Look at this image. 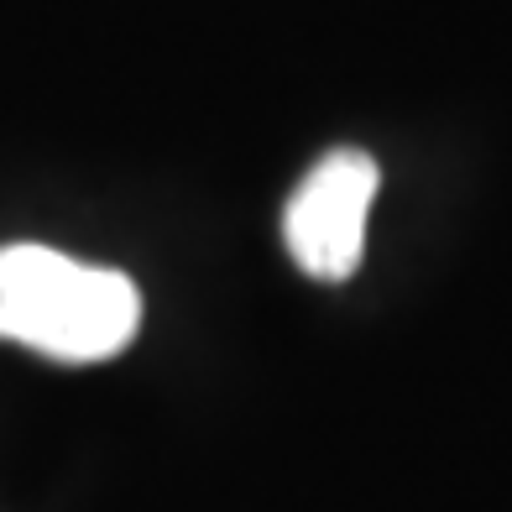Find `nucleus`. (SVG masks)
I'll use <instances>...</instances> for the list:
<instances>
[{
  "mask_svg": "<svg viewBox=\"0 0 512 512\" xmlns=\"http://www.w3.org/2000/svg\"><path fill=\"white\" fill-rule=\"evenodd\" d=\"M382 189L377 157L361 147H335L298 178L283 209V246L298 272L319 283H345L366 251V215Z\"/></svg>",
  "mask_w": 512,
  "mask_h": 512,
  "instance_id": "nucleus-2",
  "label": "nucleus"
},
{
  "mask_svg": "<svg viewBox=\"0 0 512 512\" xmlns=\"http://www.w3.org/2000/svg\"><path fill=\"white\" fill-rule=\"evenodd\" d=\"M142 330V293L126 272L74 262L53 246H0V340L27 351L95 366L121 356Z\"/></svg>",
  "mask_w": 512,
  "mask_h": 512,
  "instance_id": "nucleus-1",
  "label": "nucleus"
}]
</instances>
